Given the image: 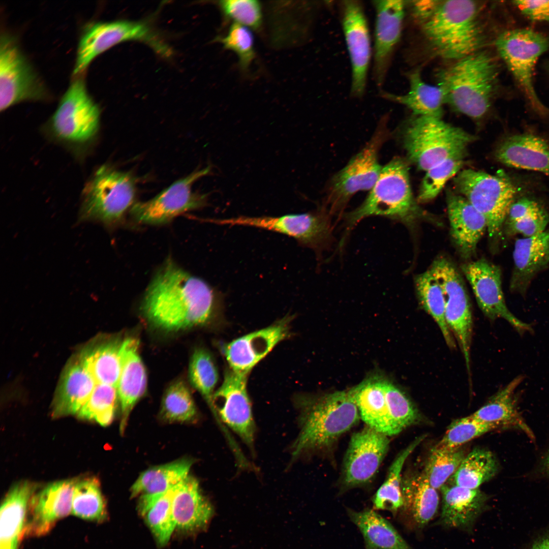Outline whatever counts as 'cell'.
Wrapping results in <instances>:
<instances>
[{"label":"cell","instance_id":"obj_1","mask_svg":"<svg viewBox=\"0 0 549 549\" xmlns=\"http://www.w3.org/2000/svg\"><path fill=\"white\" fill-rule=\"evenodd\" d=\"M222 294L202 279L167 261L148 286L142 303L146 319L166 331L203 325L220 310Z\"/></svg>","mask_w":549,"mask_h":549},{"label":"cell","instance_id":"obj_2","mask_svg":"<svg viewBox=\"0 0 549 549\" xmlns=\"http://www.w3.org/2000/svg\"><path fill=\"white\" fill-rule=\"evenodd\" d=\"M413 4L426 40L440 56L458 60L478 51L484 36L477 2L431 1Z\"/></svg>","mask_w":549,"mask_h":549},{"label":"cell","instance_id":"obj_3","mask_svg":"<svg viewBox=\"0 0 549 549\" xmlns=\"http://www.w3.org/2000/svg\"><path fill=\"white\" fill-rule=\"evenodd\" d=\"M296 405L299 431L291 447L293 460L330 448L360 418L349 391L300 397Z\"/></svg>","mask_w":549,"mask_h":549},{"label":"cell","instance_id":"obj_4","mask_svg":"<svg viewBox=\"0 0 549 549\" xmlns=\"http://www.w3.org/2000/svg\"><path fill=\"white\" fill-rule=\"evenodd\" d=\"M425 216L413 195L407 162L395 158L382 166L378 180L364 201L343 215V232L337 250L342 252L351 231L368 217L380 216L411 226Z\"/></svg>","mask_w":549,"mask_h":549},{"label":"cell","instance_id":"obj_5","mask_svg":"<svg viewBox=\"0 0 549 549\" xmlns=\"http://www.w3.org/2000/svg\"><path fill=\"white\" fill-rule=\"evenodd\" d=\"M498 68L487 53L477 51L456 60L438 75L445 103L475 120L489 112L496 93Z\"/></svg>","mask_w":549,"mask_h":549},{"label":"cell","instance_id":"obj_6","mask_svg":"<svg viewBox=\"0 0 549 549\" xmlns=\"http://www.w3.org/2000/svg\"><path fill=\"white\" fill-rule=\"evenodd\" d=\"M100 116V109L88 94L84 80L77 78L42 127V131L49 140L81 158L89 152L97 140Z\"/></svg>","mask_w":549,"mask_h":549},{"label":"cell","instance_id":"obj_7","mask_svg":"<svg viewBox=\"0 0 549 549\" xmlns=\"http://www.w3.org/2000/svg\"><path fill=\"white\" fill-rule=\"evenodd\" d=\"M401 136L408 159L425 171L447 159L465 157L467 147L477 139L441 117L429 115L415 116L403 127Z\"/></svg>","mask_w":549,"mask_h":549},{"label":"cell","instance_id":"obj_8","mask_svg":"<svg viewBox=\"0 0 549 549\" xmlns=\"http://www.w3.org/2000/svg\"><path fill=\"white\" fill-rule=\"evenodd\" d=\"M136 193L134 177L104 165L99 167L82 190L79 220L106 226L117 224L132 206Z\"/></svg>","mask_w":549,"mask_h":549},{"label":"cell","instance_id":"obj_9","mask_svg":"<svg viewBox=\"0 0 549 549\" xmlns=\"http://www.w3.org/2000/svg\"><path fill=\"white\" fill-rule=\"evenodd\" d=\"M453 184L463 196L485 218L489 237L494 246L503 235L509 208L515 201L517 190L504 175H492L472 169L460 171Z\"/></svg>","mask_w":549,"mask_h":549},{"label":"cell","instance_id":"obj_10","mask_svg":"<svg viewBox=\"0 0 549 549\" xmlns=\"http://www.w3.org/2000/svg\"><path fill=\"white\" fill-rule=\"evenodd\" d=\"M331 215L326 208L279 217L235 218L215 220V223L244 226L280 233L295 239L301 246L312 249L317 258L331 248L334 238Z\"/></svg>","mask_w":549,"mask_h":549},{"label":"cell","instance_id":"obj_11","mask_svg":"<svg viewBox=\"0 0 549 549\" xmlns=\"http://www.w3.org/2000/svg\"><path fill=\"white\" fill-rule=\"evenodd\" d=\"M387 135L386 127L382 123L363 148L333 176L325 207L331 216L341 218L345 208L355 193L371 190L375 185L382 168L378 153Z\"/></svg>","mask_w":549,"mask_h":549},{"label":"cell","instance_id":"obj_12","mask_svg":"<svg viewBox=\"0 0 549 549\" xmlns=\"http://www.w3.org/2000/svg\"><path fill=\"white\" fill-rule=\"evenodd\" d=\"M138 40L148 45L164 56L171 54L170 48L147 24L142 21L116 20L89 23L79 41L73 73H81L97 56L120 43Z\"/></svg>","mask_w":549,"mask_h":549},{"label":"cell","instance_id":"obj_13","mask_svg":"<svg viewBox=\"0 0 549 549\" xmlns=\"http://www.w3.org/2000/svg\"><path fill=\"white\" fill-rule=\"evenodd\" d=\"M496 46L533 107L542 114L548 112L537 96L533 83L536 64L548 49V38L532 29L516 28L502 33Z\"/></svg>","mask_w":549,"mask_h":549},{"label":"cell","instance_id":"obj_14","mask_svg":"<svg viewBox=\"0 0 549 549\" xmlns=\"http://www.w3.org/2000/svg\"><path fill=\"white\" fill-rule=\"evenodd\" d=\"M47 90L16 39L6 33L0 42V110L18 103L42 101Z\"/></svg>","mask_w":549,"mask_h":549},{"label":"cell","instance_id":"obj_15","mask_svg":"<svg viewBox=\"0 0 549 549\" xmlns=\"http://www.w3.org/2000/svg\"><path fill=\"white\" fill-rule=\"evenodd\" d=\"M430 270L442 288L446 322L456 339L469 372L473 321L471 304L463 278L453 263L442 256L434 260Z\"/></svg>","mask_w":549,"mask_h":549},{"label":"cell","instance_id":"obj_16","mask_svg":"<svg viewBox=\"0 0 549 549\" xmlns=\"http://www.w3.org/2000/svg\"><path fill=\"white\" fill-rule=\"evenodd\" d=\"M209 167L194 171L173 183L151 199L135 203L131 209L133 219L141 224L167 223L181 214L206 204V196L192 190L194 183L210 171Z\"/></svg>","mask_w":549,"mask_h":549},{"label":"cell","instance_id":"obj_17","mask_svg":"<svg viewBox=\"0 0 549 549\" xmlns=\"http://www.w3.org/2000/svg\"><path fill=\"white\" fill-rule=\"evenodd\" d=\"M338 5L352 69L350 95L360 98L365 92L372 55L368 23L361 2L341 1Z\"/></svg>","mask_w":549,"mask_h":549},{"label":"cell","instance_id":"obj_18","mask_svg":"<svg viewBox=\"0 0 549 549\" xmlns=\"http://www.w3.org/2000/svg\"><path fill=\"white\" fill-rule=\"evenodd\" d=\"M248 374L227 370L214 394L213 405L216 414L252 449L256 426L247 389Z\"/></svg>","mask_w":549,"mask_h":549},{"label":"cell","instance_id":"obj_19","mask_svg":"<svg viewBox=\"0 0 549 549\" xmlns=\"http://www.w3.org/2000/svg\"><path fill=\"white\" fill-rule=\"evenodd\" d=\"M461 269L469 282L480 310L488 318H502L520 334L532 332L531 326L523 322L508 309L502 288L500 268L484 258L463 264Z\"/></svg>","mask_w":549,"mask_h":549},{"label":"cell","instance_id":"obj_20","mask_svg":"<svg viewBox=\"0 0 549 549\" xmlns=\"http://www.w3.org/2000/svg\"><path fill=\"white\" fill-rule=\"evenodd\" d=\"M389 442L387 436L367 426L352 435L343 464L346 488L364 484L374 477L388 452Z\"/></svg>","mask_w":549,"mask_h":549},{"label":"cell","instance_id":"obj_21","mask_svg":"<svg viewBox=\"0 0 549 549\" xmlns=\"http://www.w3.org/2000/svg\"><path fill=\"white\" fill-rule=\"evenodd\" d=\"M372 3L376 14L373 75L376 84L381 87L401 37L405 4L399 0L374 1Z\"/></svg>","mask_w":549,"mask_h":549},{"label":"cell","instance_id":"obj_22","mask_svg":"<svg viewBox=\"0 0 549 549\" xmlns=\"http://www.w3.org/2000/svg\"><path fill=\"white\" fill-rule=\"evenodd\" d=\"M78 479L54 481L35 493L29 505V520L25 526L27 534L44 535L57 521L71 513L74 491Z\"/></svg>","mask_w":549,"mask_h":549},{"label":"cell","instance_id":"obj_23","mask_svg":"<svg viewBox=\"0 0 549 549\" xmlns=\"http://www.w3.org/2000/svg\"><path fill=\"white\" fill-rule=\"evenodd\" d=\"M290 317L264 328L239 337L223 346L229 368L249 374L279 343L289 334Z\"/></svg>","mask_w":549,"mask_h":549},{"label":"cell","instance_id":"obj_24","mask_svg":"<svg viewBox=\"0 0 549 549\" xmlns=\"http://www.w3.org/2000/svg\"><path fill=\"white\" fill-rule=\"evenodd\" d=\"M447 207L450 232L461 256L471 258L478 243L487 230L484 217L463 196L447 192Z\"/></svg>","mask_w":549,"mask_h":549},{"label":"cell","instance_id":"obj_25","mask_svg":"<svg viewBox=\"0 0 549 549\" xmlns=\"http://www.w3.org/2000/svg\"><path fill=\"white\" fill-rule=\"evenodd\" d=\"M440 490L442 500L439 524L446 528L471 531L486 509L487 496L479 489H469L453 482H446Z\"/></svg>","mask_w":549,"mask_h":549},{"label":"cell","instance_id":"obj_26","mask_svg":"<svg viewBox=\"0 0 549 549\" xmlns=\"http://www.w3.org/2000/svg\"><path fill=\"white\" fill-rule=\"evenodd\" d=\"M524 379L523 375L517 376L470 415L493 426L496 430L518 431L535 442V435L519 410L518 398L515 393V390Z\"/></svg>","mask_w":549,"mask_h":549},{"label":"cell","instance_id":"obj_27","mask_svg":"<svg viewBox=\"0 0 549 549\" xmlns=\"http://www.w3.org/2000/svg\"><path fill=\"white\" fill-rule=\"evenodd\" d=\"M138 341L130 338L121 342V370L117 385L121 417L119 431L123 434L133 407L144 394L147 383L144 366L138 352Z\"/></svg>","mask_w":549,"mask_h":549},{"label":"cell","instance_id":"obj_28","mask_svg":"<svg viewBox=\"0 0 549 549\" xmlns=\"http://www.w3.org/2000/svg\"><path fill=\"white\" fill-rule=\"evenodd\" d=\"M510 289L524 296L534 278L549 265V229L537 235L516 239Z\"/></svg>","mask_w":549,"mask_h":549},{"label":"cell","instance_id":"obj_29","mask_svg":"<svg viewBox=\"0 0 549 549\" xmlns=\"http://www.w3.org/2000/svg\"><path fill=\"white\" fill-rule=\"evenodd\" d=\"M172 510L176 529L186 532L206 528L214 513V508L202 494L198 480L189 475L175 488Z\"/></svg>","mask_w":549,"mask_h":549},{"label":"cell","instance_id":"obj_30","mask_svg":"<svg viewBox=\"0 0 549 549\" xmlns=\"http://www.w3.org/2000/svg\"><path fill=\"white\" fill-rule=\"evenodd\" d=\"M38 484L19 481L9 489L0 510V549H18L23 534L30 499Z\"/></svg>","mask_w":549,"mask_h":549},{"label":"cell","instance_id":"obj_31","mask_svg":"<svg viewBox=\"0 0 549 549\" xmlns=\"http://www.w3.org/2000/svg\"><path fill=\"white\" fill-rule=\"evenodd\" d=\"M495 156L507 166L549 176V143L536 135L524 133L508 137L498 146Z\"/></svg>","mask_w":549,"mask_h":549},{"label":"cell","instance_id":"obj_32","mask_svg":"<svg viewBox=\"0 0 549 549\" xmlns=\"http://www.w3.org/2000/svg\"><path fill=\"white\" fill-rule=\"evenodd\" d=\"M96 382L77 357L66 365L53 400L51 415L78 414L90 397Z\"/></svg>","mask_w":549,"mask_h":549},{"label":"cell","instance_id":"obj_33","mask_svg":"<svg viewBox=\"0 0 549 549\" xmlns=\"http://www.w3.org/2000/svg\"><path fill=\"white\" fill-rule=\"evenodd\" d=\"M384 378L373 377L349 390L360 418L367 426L387 436L401 431L388 412L383 387Z\"/></svg>","mask_w":549,"mask_h":549},{"label":"cell","instance_id":"obj_34","mask_svg":"<svg viewBox=\"0 0 549 549\" xmlns=\"http://www.w3.org/2000/svg\"><path fill=\"white\" fill-rule=\"evenodd\" d=\"M121 344L116 340H93L78 353L77 358L96 383L117 388L121 370Z\"/></svg>","mask_w":549,"mask_h":549},{"label":"cell","instance_id":"obj_35","mask_svg":"<svg viewBox=\"0 0 549 549\" xmlns=\"http://www.w3.org/2000/svg\"><path fill=\"white\" fill-rule=\"evenodd\" d=\"M347 513L362 534L364 549H413L392 525L375 510L348 509Z\"/></svg>","mask_w":549,"mask_h":549},{"label":"cell","instance_id":"obj_36","mask_svg":"<svg viewBox=\"0 0 549 549\" xmlns=\"http://www.w3.org/2000/svg\"><path fill=\"white\" fill-rule=\"evenodd\" d=\"M403 508L407 510L418 528H422L438 512L439 498L437 490L424 474L414 473L402 479Z\"/></svg>","mask_w":549,"mask_h":549},{"label":"cell","instance_id":"obj_37","mask_svg":"<svg viewBox=\"0 0 549 549\" xmlns=\"http://www.w3.org/2000/svg\"><path fill=\"white\" fill-rule=\"evenodd\" d=\"M410 89L407 94L398 95L381 90V97L406 106L415 116L442 117L445 103L444 94L439 86L426 83L418 71L408 75Z\"/></svg>","mask_w":549,"mask_h":549},{"label":"cell","instance_id":"obj_38","mask_svg":"<svg viewBox=\"0 0 549 549\" xmlns=\"http://www.w3.org/2000/svg\"><path fill=\"white\" fill-rule=\"evenodd\" d=\"M192 464L191 460L181 459L146 470L131 487V497L162 495L189 476Z\"/></svg>","mask_w":549,"mask_h":549},{"label":"cell","instance_id":"obj_39","mask_svg":"<svg viewBox=\"0 0 549 549\" xmlns=\"http://www.w3.org/2000/svg\"><path fill=\"white\" fill-rule=\"evenodd\" d=\"M549 223V215L541 205L533 199L521 198L511 205L505 222L503 234L511 236L521 234L532 237L544 231Z\"/></svg>","mask_w":549,"mask_h":549},{"label":"cell","instance_id":"obj_40","mask_svg":"<svg viewBox=\"0 0 549 549\" xmlns=\"http://www.w3.org/2000/svg\"><path fill=\"white\" fill-rule=\"evenodd\" d=\"M176 486L159 497H139L138 511L160 546L168 543L176 529L172 500Z\"/></svg>","mask_w":549,"mask_h":549},{"label":"cell","instance_id":"obj_41","mask_svg":"<svg viewBox=\"0 0 549 549\" xmlns=\"http://www.w3.org/2000/svg\"><path fill=\"white\" fill-rule=\"evenodd\" d=\"M415 287L420 304L437 323L447 346L454 348L455 344L445 318L443 291L430 269L415 277Z\"/></svg>","mask_w":549,"mask_h":549},{"label":"cell","instance_id":"obj_42","mask_svg":"<svg viewBox=\"0 0 549 549\" xmlns=\"http://www.w3.org/2000/svg\"><path fill=\"white\" fill-rule=\"evenodd\" d=\"M499 469V462L492 452L475 448L462 461L452 476V482L469 489H478L495 476Z\"/></svg>","mask_w":549,"mask_h":549},{"label":"cell","instance_id":"obj_43","mask_svg":"<svg viewBox=\"0 0 549 549\" xmlns=\"http://www.w3.org/2000/svg\"><path fill=\"white\" fill-rule=\"evenodd\" d=\"M425 435L416 438L401 451L391 464L386 479L376 493L373 505L377 510H387L396 513L403 508V499L401 491V472L404 463L415 448L423 440Z\"/></svg>","mask_w":549,"mask_h":549},{"label":"cell","instance_id":"obj_44","mask_svg":"<svg viewBox=\"0 0 549 549\" xmlns=\"http://www.w3.org/2000/svg\"><path fill=\"white\" fill-rule=\"evenodd\" d=\"M71 513L87 521L101 522L106 520L105 501L96 477L78 479L74 491Z\"/></svg>","mask_w":549,"mask_h":549},{"label":"cell","instance_id":"obj_45","mask_svg":"<svg viewBox=\"0 0 549 549\" xmlns=\"http://www.w3.org/2000/svg\"><path fill=\"white\" fill-rule=\"evenodd\" d=\"M466 455L461 447L447 448L436 445L430 453L423 473L434 489L440 490L456 471Z\"/></svg>","mask_w":549,"mask_h":549},{"label":"cell","instance_id":"obj_46","mask_svg":"<svg viewBox=\"0 0 549 549\" xmlns=\"http://www.w3.org/2000/svg\"><path fill=\"white\" fill-rule=\"evenodd\" d=\"M117 399V387L96 383L88 400L78 413V417L107 426L113 420Z\"/></svg>","mask_w":549,"mask_h":549},{"label":"cell","instance_id":"obj_47","mask_svg":"<svg viewBox=\"0 0 549 549\" xmlns=\"http://www.w3.org/2000/svg\"><path fill=\"white\" fill-rule=\"evenodd\" d=\"M189 376L193 386L198 390L214 411L213 395L218 381V372L214 361L206 350L196 349L189 364Z\"/></svg>","mask_w":549,"mask_h":549},{"label":"cell","instance_id":"obj_48","mask_svg":"<svg viewBox=\"0 0 549 549\" xmlns=\"http://www.w3.org/2000/svg\"><path fill=\"white\" fill-rule=\"evenodd\" d=\"M160 415L163 420L170 422H189L195 418V403L183 382H175L167 388L163 398Z\"/></svg>","mask_w":549,"mask_h":549},{"label":"cell","instance_id":"obj_49","mask_svg":"<svg viewBox=\"0 0 549 549\" xmlns=\"http://www.w3.org/2000/svg\"><path fill=\"white\" fill-rule=\"evenodd\" d=\"M465 157L447 159L425 171L416 199L418 203L427 202L436 198L446 182L460 172Z\"/></svg>","mask_w":549,"mask_h":549},{"label":"cell","instance_id":"obj_50","mask_svg":"<svg viewBox=\"0 0 549 549\" xmlns=\"http://www.w3.org/2000/svg\"><path fill=\"white\" fill-rule=\"evenodd\" d=\"M383 387L388 412L400 431L417 423L420 419L419 413L406 394L385 379Z\"/></svg>","mask_w":549,"mask_h":549},{"label":"cell","instance_id":"obj_51","mask_svg":"<svg viewBox=\"0 0 549 549\" xmlns=\"http://www.w3.org/2000/svg\"><path fill=\"white\" fill-rule=\"evenodd\" d=\"M215 41L221 43L224 49L234 52L238 58L240 69L246 72L256 57L254 40L249 28L233 22L224 36L217 37Z\"/></svg>","mask_w":549,"mask_h":549},{"label":"cell","instance_id":"obj_52","mask_svg":"<svg viewBox=\"0 0 549 549\" xmlns=\"http://www.w3.org/2000/svg\"><path fill=\"white\" fill-rule=\"evenodd\" d=\"M495 430L493 426L469 415L453 421L436 446L447 448H459L472 439Z\"/></svg>","mask_w":549,"mask_h":549},{"label":"cell","instance_id":"obj_53","mask_svg":"<svg viewBox=\"0 0 549 549\" xmlns=\"http://www.w3.org/2000/svg\"><path fill=\"white\" fill-rule=\"evenodd\" d=\"M218 6L223 15L254 30L260 29L263 21L262 5L257 0H222Z\"/></svg>","mask_w":549,"mask_h":549},{"label":"cell","instance_id":"obj_54","mask_svg":"<svg viewBox=\"0 0 549 549\" xmlns=\"http://www.w3.org/2000/svg\"><path fill=\"white\" fill-rule=\"evenodd\" d=\"M512 3L528 19L549 23V0H520Z\"/></svg>","mask_w":549,"mask_h":549},{"label":"cell","instance_id":"obj_55","mask_svg":"<svg viewBox=\"0 0 549 549\" xmlns=\"http://www.w3.org/2000/svg\"><path fill=\"white\" fill-rule=\"evenodd\" d=\"M532 473L536 478L549 480V448L541 456Z\"/></svg>","mask_w":549,"mask_h":549},{"label":"cell","instance_id":"obj_56","mask_svg":"<svg viewBox=\"0 0 549 549\" xmlns=\"http://www.w3.org/2000/svg\"><path fill=\"white\" fill-rule=\"evenodd\" d=\"M529 549H549V529L539 536Z\"/></svg>","mask_w":549,"mask_h":549}]
</instances>
